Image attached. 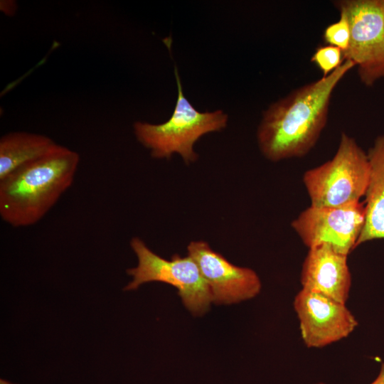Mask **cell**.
<instances>
[{
  "label": "cell",
  "instance_id": "obj_10",
  "mask_svg": "<svg viewBox=\"0 0 384 384\" xmlns=\"http://www.w3.org/2000/svg\"><path fill=\"white\" fill-rule=\"evenodd\" d=\"M300 282L302 289L346 304L351 286L347 255L325 245L309 248L302 264Z\"/></svg>",
  "mask_w": 384,
  "mask_h": 384
},
{
  "label": "cell",
  "instance_id": "obj_13",
  "mask_svg": "<svg viewBox=\"0 0 384 384\" xmlns=\"http://www.w3.org/2000/svg\"><path fill=\"white\" fill-rule=\"evenodd\" d=\"M311 61L322 72L323 77H325L342 64L343 52L340 48L333 46H322L316 49Z\"/></svg>",
  "mask_w": 384,
  "mask_h": 384
},
{
  "label": "cell",
  "instance_id": "obj_11",
  "mask_svg": "<svg viewBox=\"0 0 384 384\" xmlns=\"http://www.w3.org/2000/svg\"><path fill=\"white\" fill-rule=\"evenodd\" d=\"M369 177L363 202L365 222L356 247L369 240L384 239V134L367 153Z\"/></svg>",
  "mask_w": 384,
  "mask_h": 384
},
{
  "label": "cell",
  "instance_id": "obj_6",
  "mask_svg": "<svg viewBox=\"0 0 384 384\" xmlns=\"http://www.w3.org/2000/svg\"><path fill=\"white\" fill-rule=\"evenodd\" d=\"M334 4L350 26L343 60L353 61L361 82L373 86L384 78V0H339Z\"/></svg>",
  "mask_w": 384,
  "mask_h": 384
},
{
  "label": "cell",
  "instance_id": "obj_14",
  "mask_svg": "<svg viewBox=\"0 0 384 384\" xmlns=\"http://www.w3.org/2000/svg\"><path fill=\"white\" fill-rule=\"evenodd\" d=\"M339 14V19L324 29L323 38L328 45L337 47L343 52L349 46L351 31L346 15L342 12Z\"/></svg>",
  "mask_w": 384,
  "mask_h": 384
},
{
  "label": "cell",
  "instance_id": "obj_9",
  "mask_svg": "<svg viewBox=\"0 0 384 384\" xmlns=\"http://www.w3.org/2000/svg\"><path fill=\"white\" fill-rule=\"evenodd\" d=\"M187 249L209 286L213 302L233 304L260 293L261 281L254 270L233 265L204 241L191 242Z\"/></svg>",
  "mask_w": 384,
  "mask_h": 384
},
{
  "label": "cell",
  "instance_id": "obj_4",
  "mask_svg": "<svg viewBox=\"0 0 384 384\" xmlns=\"http://www.w3.org/2000/svg\"><path fill=\"white\" fill-rule=\"evenodd\" d=\"M368 177L367 154L355 139L342 133L332 159L307 170L302 180L311 206L331 208L359 202L365 196Z\"/></svg>",
  "mask_w": 384,
  "mask_h": 384
},
{
  "label": "cell",
  "instance_id": "obj_1",
  "mask_svg": "<svg viewBox=\"0 0 384 384\" xmlns=\"http://www.w3.org/2000/svg\"><path fill=\"white\" fill-rule=\"evenodd\" d=\"M354 67L345 60L329 75L294 90L264 111L257 139L266 159L300 158L312 149L326 126L333 92Z\"/></svg>",
  "mask_w": 384,
  "mask_h": 384
},
{
  "label": "cell",
  "instance_id": "obj_12",
  "mask_svg": "<svg viewBox=\"0 0 384 384\" xmlns=\"http://www.w3.org/2000/svg\"><path fill=\"white\" fill-rule=\"evenodd\" d=\"M60 144L49 137L27 132H12L0 139V180L19 167L43 157Z\"/></svg>",
  "mask_w": 384,
  "mask_h": 384
},
{
  "label": "cell",
  "instance_id": "obj_17",
  "mask_svg": "<svg viewBox=\"0 0 384 384\" xmlns=\"http://www.w3.org/2000/svg\"><path fill=\"white\" fill-rule=\"evenodd\" d=\"M0 384H13V383H11L9 382V381H7V380H6L1 379V380H0Z\"/></svg>",
  "mask_w": 384,
  "mask_h": 384
},
{
  "label": "cell",
  "instance_id": "obj_2",
  "mask_svg": "<svg viewBox=\"0 0 384 384\" xmlns=\"http://www.w3.org/2000/svg\"><path fill=\"white\" fill-rule=\"evenodd\" d=\"M80 163L78 152L59 145L0 180V216L14 228L40 221L71 186Z\"/></svg>",
  "mask_w": 384,
  "mask_h": 384
},
{
  "label": "cell",
  "instance_id": "obj_7",
  "mask_svg": "<svg viewBox=\"0 0 384 384\" xmlns=\"http://www.w3.org/2000/svg\"><path fill=\"white\" fill-rule=\"evenodd\" d=\"M365 215L364 203L360 201L339 207L310 206L291 225L309 249L325 245L348 256L356 247Z\"/></svg>",
  "mask_w": 384,
  "mask_h": 384
},
{
  "label": "cell",
  "instance_id": "obj_16",
  "mask_svg": "<svg viewBox=\"0 0 384 384\" xmlns=\"http://www.w3.org/2000/svg\"><path fill=\"white\" fill-rule=\"evenodd\" d=\"M316 384H325V383H319ZM370 384H384V363H383L381 365L378 375Z\"/></svg>",
  "mask_w": 384,
  "mask_h": 384
},
{
  "label": "cell",
  "instance_id": "obj_15",
  "mask_svg": "<svg viewBox=\"0 0 384 384\" xmlns=\"http://www.w3.org/2000/svg\"><path fill=\"white\" fill-rule=\"evenodd\" d=\"M0 9L6 15L11 16L15 14L17 5L14 1H1Z\"/></svg>",
  "mask_w": 384,
  "mask_h": 384
},
{
  "label": "cell",
  "instance_id": "obj_3",
  "mask_svg": "<svg viewBox=\"0 0 384 384\" xmlns=\"http://www.w3.org/2000/svg\"><path fill=\"white\" fill-rule=\"evenodd\" d=\"M174 73L177 98L170 118L161 124L136 122L134 132L138 142L150 151L151 157L169 159L179 154L186 164L196 161L195 143L203 135L224 129L228 121L223 110L201 112L184 96L176 66Z\"/></svg>",
  "mask_w": 384,
  "mask_h": 384
},
{
  "label": "cell",
  "instance_id": "obj_5",
  "mask_svg": "<svg viewBox=\"0 0 384 384\" xmlns=\"http://www.w3.org/2000/svg\"><path fill=\"white\" fill-rule=\"evenodd\" d=\"M130 245L137 257L138 265L127 270L133 279L124 290L137 289L149 282H161L178 290L183 304L193 314L201 315L208 310L213 302L212 294L191 257L174 255L171 260H166L151 251L137 237L132 238Z\"/></svg>",
  "mask_w": 384,
  "mask_h": 384
},
{
  "label": "cell",
  "instance_id": "obj_8",
  "mask_svg": "<svg viewBox=\"0 0 384 384\" xmlns=\"http://www.w3.org/2000/svg\"><path fill=\"white\" fill-rule=\"evenodd\" d=\"M294 309L308 348H321L345 338L358 325L345 303L304 289L295 296Z\"/></svg>",
  "mask_w": 384,
  "mask_h": 384
}]
</instances>
